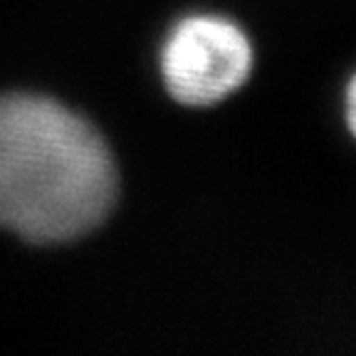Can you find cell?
I'll list each match as a JSON object with an SVG mask.
<instances>
[{
	"instance_id": "1",
	"label": "cell",
	"mask_w": 356,
	"mask_h": 356,
	"mask_svg": "<svg viewBox=\"0 0 356 356\" xmlns=\"http://www.w3.org/2000/svg\"><path fill=\"white\" fill-rule=\"evenodd\" d=\"M117 198L114 156L87 119L50 97H0V228L70 243L99 228Z\"/></svg>"
},
{
	"instance_id": "2",
	"label": "cell",
	"mask_w": 356,
	"mask_h": 356,
	"mask_svg": "<svg viewBox=\"0 0 356 356\" xmlns=\"http://www.w3.org/2000/svg\"><path fill=\"white\" fill-rule=\"evenodd\" d=\"M255 50L238 22L211 13L186 15L168 30L159 72L168 97L203 109L233 97L252 74Z\"/></svg>"
},
{
	"instance_id": "3",
	"label": "cell",
	"mask_w": 356,
	"mask_h": 356,
	"mask_svg": "<svg viewBox=\"0 0 356 356\" xmlns=\"http://www.w3.org/2000/svg\"><path fill=\"white\" fill-rule=\"evenodd\" d=\"M344 119L351 136L356 139V74L349 79V84L344 89Z\"/></svg>"
}]
</instances>
